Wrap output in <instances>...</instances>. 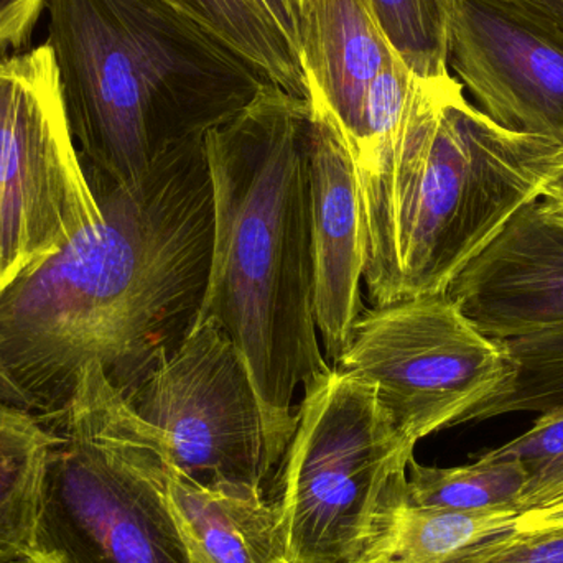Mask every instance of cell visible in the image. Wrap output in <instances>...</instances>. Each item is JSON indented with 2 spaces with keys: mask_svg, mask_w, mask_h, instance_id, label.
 I'll list each match as a JSON object with an SVG mask.
<instances>
[{
  "mask_svg": "<svg viewBox=\"0 0 563 563\" xmlns=\"http://www.w3.org/2000/svg\"><path fill=\"white\" fill-rule=\"evenodd\" d=\"M89 178L99 223L0 297V386L45 417L99 363L118 389L197 320L213 247V188L205 141L152 162L144 180Z\"/></svg>",
  "mask_w": 563,
  "mask_h": 563,
  "instance_id": "obj_1",
  "label": "cell"
},
{
  "mask_svg": "<svg viewBox=\"0 0 563 563\" xmlns=\"http://www.w3.org/2000/svg\"><path fill=\"white\" fill-rule=\"evenodd\" d=\"M310 134V101L269 82L205 139L213 247L197 318L243 354L282 456L297 429L295 394L331 371L314 320Z\"/></svg>",
  "mask_w": 563,
  "mask_h": 563,
  "instance_id": "obj_2",
  "label": "cell"
},
{
  "mask_svg": "<svg viewBox=\"0 0 563 563\" xmlns=\"http://www.w3.org/2000/svg\"><path fill=\"white\" fill-rule=\"evenodd\" d=\"M559 148L555 139L493 122L452 75L420 79L396 131L354 164L374 307L446 294L539 201Z\"/></svg>",
  "mask_w": 563,
  "mask_h": 563,
  "instance_id": "obj_3",
  "label": "cell"
},
{
  "mask_svg": "<svg viewBox=\"0 0 563 563\" xmlns=\"http://www.w3.org/2000/svg\"><path fill=\"white\" fill-rule=\"evenodd\" d=\"M46 45L88 177L144 180L152 162L233 121L266 73L165 0H46Z\"/></svg>",
  "mask_w": 563,
  "mask_h": 563,
  "instance_id": "obj_4",
  "label": "cell"
},
{
  "mask_svg": "<svg viewBox=\"0 0 563 563\" xmlns=\"http://www.w3.org/2000/svg\"><path fill=\"white\" fill-rule=\"evenodd\" d=\"M40 419L55 433V443L25 558L38 563H194L142 470L144 420L102 364H86L66 406Z\"/></svg>",
  "mask_w": 563,
  "mask_h": 563,
  "instance_id": "obj_5",
  "label": "cell"
},
{
  "mask_svg": "<svg viewBox=\"0 0 563 563\" xmlns=\"http://www.w3.org/2000/svg\"><path fill=\"white\" fill-rule=\"evenodd\" d=\"M413 450L373 387L331 367L303 394L267 496L284 561L357 563L376 519L407 499Z\"/></svg>",
  "mask_w": 563,
  "mask_h": 563,
  "instance_id": "obj_6",
  "label": "cell"
},
{
  "mask_svg": "<svg viewBox=\"0 0 563 563\" xmlns=\"http://www.w3.org/2000/svg\"><path fill=\"white\" fill-rule=\"evenodd\" d=\"M119 390L188 475L211 488L269 496L284 456L246 360L213 320L197 318L174 350Z\"/></svg>",
  "mask_w": 563,
  "mask_h": 563,
  "instance_id": "obj_7",
  "label": "cell"
},
{
  "mask_svg": "<svg viewBox=\"0 0 563 563\" xmlns=\"http://www.w3.org/2000/svg\"><path fill=\"white\" fill-rule=\"evenodd\" d=\"M102 218L52 49L0 52V297Z\"/></svg>",
  "mask_w": 563,
  "mask_h": 563,
  "instance_id": "obj_8",
  "label": "cell"
},
{
  "mask_svg": "<svg viewBox=\"0 0 563 563\" xmlns=\"http://www.w3.org/2000/svg\"><path fill=\"white\" fill-rule=\"evenodd\" d=\"M331 367L369 384L412 445L468 423L511 374L501 341L482 333L446 294L364 310Z\"/></svg>",
  "mask_w": 563,
  "mask_h": 563,
  "instance_id": "obj_9",
  "label": "cell"
},
{
  "mask_svg": "<svg viewBox=\"0 0 563 563\" xmlns=\"http://www.w3.org/2000/svg\"><path fill=\"white\" fill-rule=\"evenodd\" d=\"M449 68L496 124L563 139V26L516 0H455Z\"/></svg>",
  "mask_w": 563,
  "mask_h": 563,
  "instance_id": "obj_10",
  "label": "cell"
},
{
  "mask_svg": "<svg viewBox=\"0 0 563 563\" xmlns=\"http://www.w3.org/2000/svg\"><path fill=\"white\" fill-rule=\"evenodd\" d=\"M446 295L493 340L563 324V221L522 208Z\"/></svg>",
  "mask_w": 563,
  "mask_h": 563,
  "instance_id": "obj_11",
  "label": "cell"
},
{
  "mask_svg": "<svg viewBox=\"0 0 563 563\" xmlns=\"http://www.w3.org/2000/svg\"><path fill=\"white\" fill-rule=\"evenodd\" d=\"M313 305L328 360L336 361L364 311V244L353 157L327 111L311 104Z\"/></svg>",
  "mask_w": 563,
  "mask_h": 563,
  "instance_id": "obj_12",
  "label": "cell"
},
{
  "mask_svg": "<svg viewBox=\"0 0 563 563\" xmlns=\"http://www.w3.org/2000/svg\"><path fill=\"white\" fill-rule=\"evenodd\" d=\"M141 463L165 518L184 542L191 562L284 561L273 503L198 482L174 462L164 437L145 420Z\"/></svg>",
  "mask_w": 563,
  "mask_h": 563,
  "instance_id": "obj_13",
  "label": "cell"
},
{
  "mask_svg": "<svg viewBox=\"0 0 563 563\" xmlns=\"http://www.w3.org/2000/svg\"><path fill=\"white\" fill-rule=\"evenodd\" d=\"M399 58L373 0H303L298 62L307 99L333 119L353 162L364 144L371 86Z\"/></svg>",
  "mask_w": 563,
  "mask_h": 563,
  "instance_id": "obj_14",
  "label": "cell"
},
{
  "mask_svg": "<svg viewBox=\"0 0 563 563\" xmlns=\"http://www.w3.org/2000/svg\"><path fill=\"white\" fill-rule=\"evenodd\" d=\"M519 515L518 506L460 511L420 508L406 499L376 519L357 563H445L486 539L515 531Z\"/></svg>",
  "mask_w": 563,
  "mask_h": 563,
  "instance_id": "obj_15",
  "label": "cell"
},
{
  "mask_svg": "<svg viewBox=\"0 0 563 563\" xmlns=\"http://www.w3.org/2000/svg\"><path fill=\"white\" fill-rule=\"evenodd\" d=\"M55 433L36 413L0 402V563L29 554Z\"/></svg>",
  "mask_w": 563,
  "mask_h": 563,
  "instance_id": "obj_16",
  "label": "cell"
},
{
  "mask_svg": "<svg viewBox=\"0 0 563 563\" xmlns=\"http://www.w3.org/2000/svg\"><path fill=\"white\" fill-rule=\"evenodd\" d=\"M528 482V466L515 456L485 452L476 462L453 468L427 466L412 459L407 470V501L420 508L460 511L519 508Z\"/></svg>",
  "mask_w": 563,
  "mask_h": 563,
  "instance_id": "obj_17",
  "label": "cell"
},
{
  "mask_svg": "<svg viewBox=\"0 0 563 563\" xmlns=\"http://www.w3.org/2000/svg\"><path fill=\"white\" fill-rule=\"evenodd\" d=\"M217 33L284 91L307 99L300 62L263 0H165Z\"/></svg>",
  "mask_w": 563,
  "mask_h": 563,
  "instance_id": "obj_18",
  "label": "cell"
},
{
  "mask_svg": "<svg viewBox=\"0 0 563 563\" xmlns=\"http://www.w3.org/2000/svg\"><path fill=\"white\" fill-rule=\"evenodd\" d=\"M501 344L511 361V374L486 402L473 410L470 422L506 413L541 416L563 407V324L503 340Z\"/></svg>",
  "mask_w": 563,
  "mask_h": 563,
  "instance_id": "obj_19",
  "label": "cell"
},
{
  "mask_svg": "<svg viewBox=\"0 0 563 563\" xmlns=\"http://www.w3.org/2000/svg\"><path fill=\"white\" fill-rule=\"evenodd\" d=\"M373 5L387 38L417 76L430 79L450 75L455 0H373Z\"/></svg>",
  "mask_w": 563,
  "mask_h": 563,
  "instance_id": "obj_20",
  "label": "cell"
},
{
  "mask_svg": "<svg viewBox=\"0 0 563 563\" xmlns=\"http://www.w3.org/2000/svg\"><path fill=\"white\" fill-rule=\"evenodd\" d=\"M489 452L515 456L528 466L529 482L519 501L522 512L554 501L563 488V407L541 413L528 432Z\"/></svg>",
  "mask_w": 563,
  "mask_h": 563,
  "instance_id": "obj_21",
  "label": "cell"
},
{
  "mask_svg": "<svg viewBox=\"0 0 563 563\" xmlns=\"http://www.w3.org/2000/svg\"><path fill=\"white\" fill-rule=\"evenodd\" d=\"M445 563H563V529L509 531L486 539Z\"/></svg>",
  "mask_w": 563,
  "mask_h": 563,
  "instance_id": "obj_22",
  "label": "cell"
},
{
  "mask_svg": "<svg viewBox=\"0 0 563 563\" xmlns=\"http://www.w3.org/2000/svg\"><path fill=\"white\" fill-rule=\"evenodd\" d=\"M46 0H0V52H22L45 10Z\"/></svg>",
  "mask_w": 563,
  "mask_h": 563,
  "instance_id": "obj_23",
  "label": "cell"
},
{
  "mask_svg": "<svg viewBox=\"0 0 563 563\" xmlns=\"http://www.w3.org/2000/svg\"><path fill=\"white\" fill-rule=\"evenodd\" d=\"M263 2L298 58L301 26H303V0H263Z\"/></svg>",
  "mask_w": 563,
  "mask_h": 563,
  "instance_id": "obj_24",
  "label": "cell"
},
{
  "mask_svg": "<svg viewBox=\"0 0 563 563\" xmlns=\"http://www.w3.org/2000/svg\"><path fill=\"white\" fill-rule=\"evenodd\" d=\"M559 142H561V148H559L558 158L542 185L538 203L549 217L563 221V139Z\"/></svg>",
  "mask_w": 563,
  "mask_h": 563,
  "instance_id": "obj_25",
  "label": "cell"
},
{
  "mask_svg": "<svg viewBox=\"0 0 563 563\" xmlns=\"http://www.w3.org/2000/svg\"><path fill=\"white\" fill-rule=\"evenodd\" d=\"M563 529V501L521 512L516 525L519 532H542Z\"/></svg>",
  "mask_w": 563,
  "mask_h": 563,
  "instance_id": "obj_26",
  "label": "cell"
},
{
  "mask_svg": "<svg viewBox=\"0 0 563 563\" xmlns=\"http://www.w3.org/2000/svg\"><path fill=\"white\" fill-rule=\"evenodd\" d=\"M516 2L525 3L526 7L545 13L563 26V0H516Z\"/></svg>",
  "mask_w": 563,
  "mask_h": 563,
  "instance_id": "obj_27",
  "label": "cell"
},
{
  "mask_svg": "<svg viewBox=\"0 0 563 563\" xmlns=\"http://www.w3.org/2000/svg\"><path fill=\"white\" fill-rule=\"evenodd\" d=\"M0 402L12 404V400H10L9 394H7L5 390H3L2 386H0ZM12 406H13V404H12Z\"/></svg>",
  "mask_w": 563,
  "mask_h": 563,
  "instance_id": "obj_28",
  "label": "cell"
},
{
  "mask_svg": "<svg viewBox=\"0 0 563 563\" xmlns=\"http://www.w3.org/2000/svg\"><path fill=\"white\" fill-rule=\"evenodd\" d=\"M15 563H38V562H35V561H33V559H30V558H23V559H20V561L15 562Z\"/></svg>",
  "mask_w": 563,
  "mask_h": 563,
  "instance_id": "obj_29",
  "label": "cell"
},
{
  "mask_svg": "<svg viewBox=\"0 0 563 563\" xmlns=\"http://www.w3.org/2000/svg\"><path fill=\"white\" fill-rule=\"evenodd\" d=\"M558 501H563V495L561 496V498L558 499ZM555 501V503H558Z\"/></svg>",
  "mask_w": 563,
  "mask_h": 563,
  "instance_id": "obj_30",
  "label": "cell"
},
{
  "mask_svg": "<svg viewBox=\"0 0 563 563\" xmlns=\"http://www.w3.org/2000/svg\"><path fill=\"white\" fill-rule=\"evenodd\" d=\"M277 563H290V562H287V561H280V562H277Z\"/></svg>",
  "mask_w": 563,
  "mask_h": 563,
  "instance_id": "obj_31",
  "label": "cell"
}]
</instances>
